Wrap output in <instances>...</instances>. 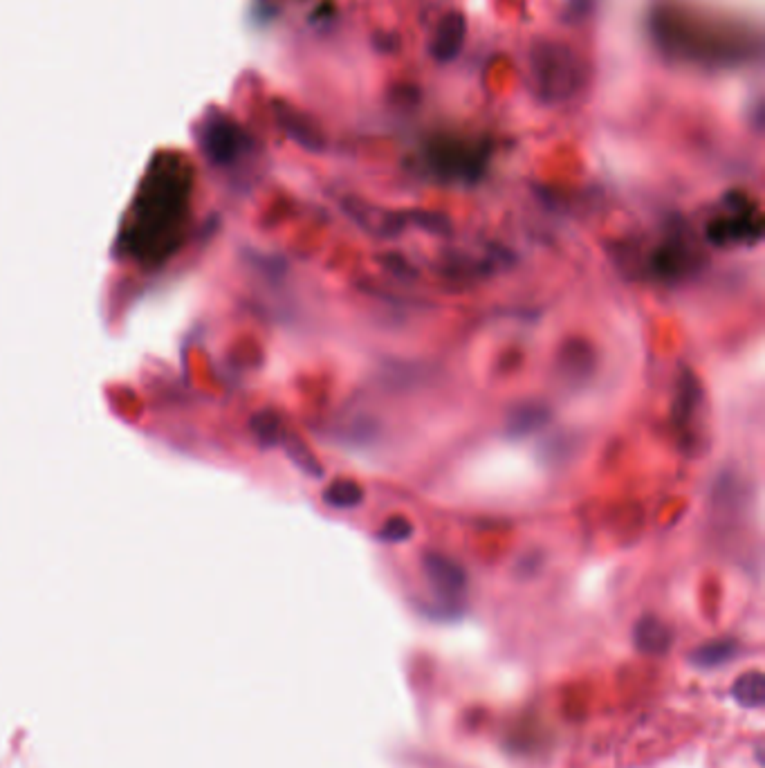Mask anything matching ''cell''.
Wrapping results in <instances>:
<instances>
[{"instance_id": "52a82bcc", "label": "cell", "mask_w": 765, "mask_h": 768, "mask_svg": "<svg viewBox=\"0 0 765 768\" xmlns=\"http://www.w3.org/2000/svg\"><path fill=\"white\" fill-rule=\"evenodd\" d=\"M671 643H674V634L656 616H644L633 627V645L642 654L662 656L669 652Z\"/></svg>"}, {"instance_id": "ba28073f", "label": "cell", "mask_w": 765, "mask_h": 768, "mask_svg": "<svg viewBox=\"0 0 765 768\" xmlns=\"http://www.w3.org/2000/svg\"><path fill=\"white\" fill-rule=\"evenodd\" d=\"M736 652H739V643L734 638L709 640V643H703L691 654V665L700 667V670H716V667L730 663Z\"/></svg>"}, {"instance_id": "8992f818", "label": "cell", "mask_w": 765, "mask_h": 768, "mask_svg": "<svg viewBox=\"0 0 765 768\" xmlns=\"http://www.w3.org/2000/svg\"><path fill=\"white\" fill-rule=\"evenodd\" d=\"M467 39V18L463 12H449L440 18L431 41V57L438 63H451L460 57Z\"/></svg>"}, {"instance_id": "8fae6325", "label": "cell", "mask_w": 765, "mask_h": 768, "mask_svg": "<svg viewBox=\"0 0 765 768\" xmlns=\"http://www.w3.org/2000/svg\"><path fill=\"white\" fill-rule=\"evenodd\" d=\"M326 501L333 508H339V510H353L357 506H362L364 501V488L359 486L357 481H350V479H339V481H333L330 486L326 488Z\"/></svg>"}, {"instance_id": "4fadbf2b", "label": "cell", "mask_w": 765, "mask_h": 768, "mask_svg": "<svg viewBox=\"0 0 765 768\" xmlns=\"http://www.w3.org/2000/svg\"><path fill=\"white\" fill-rule=\"evenodd\" d=\"M595 3H597V0H566L564 12H561V16H564V21L570 23V25L584 23L586 18L593 14Z\"/></svg>"}, {"instance_id": "3957f363", "label": "cell", "mask_w": 765, "mask_h": 768, "mask_svg": "<svg viewBox=\"0 0 765 768\" xmlns=\"http://www.w3.org/2000/svg\"><path fill=\"white\" fill-rule=\"evenodd\" d=\"M422 571L429 587L436 593L440 602L454 605L467 591V573L456 560L442 553H427L422 557Z\"/></svg>"}, {"instance_id": "277c9868", "label": "cell", "mask_w": 765, "mask_h": 768, "mask_svg": "<svg viewBox=\"0 0 765 768\" xmlns=\"http://www.w3.org/2000/svg\"><path fill=\"white\" fill-rule=\"evenodd\" d=\"M431 167L442 176H467L476 178L478 169L483 167L485 160L478 151H467L465 146L451 144V142H438L431 146L429 151Z\"/></svg>"}, {"instance_id": "7c38bea8", "label": "cell", "mask_w": 765, "mask_h": 768, "mask_svg": "<svg viewBox=\"0 0 765 768\" xmlns=\"http://www.w3.org/2000/svg\"><path fill=\"white\" fill-rule=\"evenodd\" d=\"M413 537V524L407 517H389L377 528V539L384 544H402Z\"/></svg>"}, {"instance_id": "6da1fadb", "label": "cell", "mask_w": 765, "mask_h": 768, "mask_svg": "<svg viewBox=\"0 0 765 768\" xmlns=\"http://www.w3.org/2000/svg\"><path fill=\"white\" fill-rule=\"evenodd\" d=\"M651 36L662 54L709 68H730L750 54L743 32L730 27L703 23L676 3H656L651 12Z\"/></svg>"}, {"instance_id": "9c48e42d", "label": "cell", "mask_w": 765, "mask_h": 768, "mask_svg": "<svg viewBox=\"0 0 765 768\" xmlns=\"http://www.w3.org/2000/svg\"><path fill=\"white\" fill-rule=\"evenodd\" d=\"M550 418V409L539 405V402H528V405L516 407L510 418H508V434L512 438H523L530 436L534 432L548 423Z\"/></svg>"}, {"instance_id": "7a4b0ae2", "label": "cell", "mask_w": 765, "mask_h": 768, "mask_svg": "<svg viewBox=\"0 0 765 768\" xmlns=\"http://www.w3.org/2000/svg\"><path fill=\"white\" fill-rule=\"evenodd\" d=\"M530 90L546 106L566 104L586 86V66L568 43L537 39L528 52Z\"/></svg>"}, {"instance_id": "30bf717a", "label": "cell", "mask_w": 765, "mask_h": 768, "mask_svg": "<svg viewBox=\"0 0 765 768\" xmlns=\"http://www.w3.org/2000/svg\"><path fill=\"white\" fill-rule=\"evenodd\" d=\"M732 697L741 708L757 710L765 703V676L763 672L741 674L732 685Z\"/></svg>"}, {"instance_id": "5b68a950", "label": "cell", "mask_w": 765, "mask_h": 768, "mask_svg": "<svg viewBox=\"0 0 765 768\" xmlns=\"http://www.w3.org/2000/svg\"><path fill=\"white\" fill-rule=\"evenodd\" d=\"M555 367L566 387H582L595 371V351L584 340H570L557 353Z\"/></svg>"}]
</instances>
